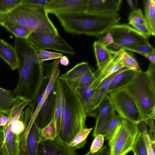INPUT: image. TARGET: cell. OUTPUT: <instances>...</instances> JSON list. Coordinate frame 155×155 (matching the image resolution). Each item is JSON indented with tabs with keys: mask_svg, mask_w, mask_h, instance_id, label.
<instances>
[{
	"mask_svg": "<svg viewBox=\"0 0 155 155\" xmlns=\"http://www.w3.org/2000/svg\"><path fill=\"white\" fill-rule=\"evenodd\" d=\"M138 125L143 137L148 155H155V144L152 143L149 137L146 121H142Z\"/></svg>",
	"mask_w": 155,
	"mask_h": 155,
	"instance_id": "obj_31",
	"label": "cell"
},
{
	"mask_svg": "<svg viewBox=\"0 0 155 155\" xmlns=\"http://www.w3.org/2000/svg\"><path fill=\"white\" fill-rule=\"evenodd\" d=\"M48 81V77L45 75L34 100L31 103L29 104L33 114L34 112L43 96Z\"/></svg>",
	"mask_w": 155,
	"mask_h": 155,
	"instance_id": "obj_34",
	"label": "cell"
},
{
	"mask_svg": "<svg viewBox=\"0 0 155 155\" xmlns=\"http://www.w3.org/2000/svg\"><path fill=\"white\" fill-rule=\"evenodd\" d=\"M14 47L19 61V78L14 97L25 101L28 104L34 100L44 77L43 62L38 56L37 50L26 39L15 38Z\"/></svg>",
	"mask_w": 155,
	"mask_h": 155,
	"instance_id": "obj_1",
	"label": "cell"
},
{
	"mask_svg": "<svg viewBox=\"0 0 155 155\" xmlns=\"http://www.w3.org/2000/svg\"><path fill=\"white\" fill-rule=\"evenodd\" d=\"M119 70L105 79L95 91L92 95L91 103L89 116L96 117L95 111L104 97L108 94V90L111 82L118 74Z\"/></svg>",
	"mask_w": 155,
	"mask_h": 155,
	"instance_id": "obj_17",
	"label": "cell"
},
{
	"mask_svg": "<svg viewBox=\"0 0 155 155\" xmlns=\"http://www.w3.org/2000/svg\"><path fill=\"white\" fill-rule=\"evenodd\" d=\"M122 118L118 115L115 114L108 124L105 132L104 136L105 140H108L118 125Z\"/></svg>",
	"mask_w": 155,
	"mask_h": 155,
	"instance_id": "obj_37",
	"label": "cell"
},
{
	"mask_svg": "<svg viewBox=\"0 0 155 155\" xmlns=\"http://www.w3.org/2000/svg\"><path fill=\"white\" fill-rule=\"evenodd\" d=\"M2 128L0 127V131H2Z\"/></svg>",
	"mask_w": 155,
	"mask_h": 155,
	"instance_id": "obj_51",
	"label": "cell"
},
{
	"mask_svg": "<svg viewBox=\"0 0 155 155\" xmlns=\"http://www.w3.org/2000/svg\"><path fill=\"white\" fill-rule=\"evenodd\" d=\"M140 132L138 124L122 119L108 140L109 155H126Z\"/></svg>",
	"mask_w": 155,
	"mask_h": 155,
	"instance_id": "obj_6",
	"label": "cell"
},
{
	"mask_svg": "<svg viewBox=\"0 0 155 155\" xmlns=\"http://www.w3.org/2000/svg\"><path fill=\"white\" fill-rule=\"evenodd\" d=\"M94 72L91 67L83 74L72 80H65L68 85L76 91L90 85L94 78Z\"/></svg>",
	"mask_w": 155,
	"mask_h": 155,
	"instance_id": "obj_22",
	"label": "cell"
},
{
	"mask_svg": "<svg viewBox=\"0 0 155 155\" xmlns=\"http://www.w3.org/2000/svg\"><path fill=\"white\" fill-rule=\"evenodd\" d=\"M130 25L134 28L147 38L151 35L150 30L146 24H132Z\"/></svg>",
	"mask_w": 155,
	"mask_h": 155,
	"instance_id": "obj_41",
	"label": "cell"
},
{
	"mask_svg": "<svg viewBox=\"0 0 155 155\" xmlns=\"http://www.w3.org/2000/svg\"><path fill=\"white\" fill-rule=\"evenodd\" d=\"M54 87L56 92L54 118L57 135L61 127L63 102L62 88L59 77L55 83Z\"/></svg>",
	"mask_w": 155,
	"mask_h": 155,
	"instance_id": "obj_21",
	"label": "cell"
},
{
	"mask_svg": "<svg viewBox=\"0 0 155 155\" xmlns=\"http://www.w3.org/2000/svg\"><path fill=\"white\" fill-rule=\"evenodd\" d=\"M134 155H148L145 144L140 131L137 137L132 148Z\"/></svg>",
	"mask_w": 155,
	"mask_h": 155,
	"instance_id": "obj_35",
	"label": "cell"
},
{
	"mask_svg": "<svg viewBox=\"0 0 155 155\" xmlns=\"http://www.w3.org/2000/svg\"><path fill=\"white\" fill-rule=\"evenodd\" d=\"M134 71L123 67L120 70L118 74L112 81L108 90V94L128 86L134 76Z\"/></svg>",
	"mask_w": 155,
	"mask_h": 155,
	"instance_id": "obj_20",
	"label": "cell"
},
{
	"mask_svg": "<svg viewBox=\"0 0 155 155\" xmlns=\"http://www.w3.org/2000/svg\"><path fill=\"white\" fill-rule=\"evenodd\" d=\"M0 57L13 70L18 69L19 61L14 47L2 39H0Z\"/></svg>",
	"mask_w": 155,
	"mask_h": 155,
	"instance_id": "obj_19",
	"label": "cell"
},
{
	"mask_svg": "<svg viewBox=\"0 0 155 155\" xmlns=\"http://www.w3.org/2000/svg\"><path fill=\"white\" fill-rule=\"evenodd\" d=\"M41 140V129L34 121L28 133L21 155H38V148Z\"/></svg>",
	"mask_w": 155,
	"mask_h": 155,
	"instance_id": "obj_18",
	"label": "cell"
},
{
	"mask_svg": "<svg viewBox=\"0 0 155 155\" xmlns=\"http://www.w3.org/2000/svg\"><path fill=\"white\" fill-rule=\"evenodd\" d=\"M36 49H51L74 56L76 52L59 35L48 32L33 31L27 39Z\"/></svg>",
	"mask_w": 155,
	"mask_h": 155,
	"instance_id": "obj_8",
	"label": "cell"
},
{
	"mask_svg": "<svg viewBox=\"0 0 155 155\" xmlns=\"http://www.w3.org/2000/svg\"><path fill=\"white\" fill-rule=\"evenodd\" d=\"M4 137L2 145L3 155H21L20 139L21 134L15 132L9 122L2 130Z\"/></svg>",
	"mask_w": 155,
	"mask_h": 155,
	"instance_id": "obj_15",
	"label": "cell"
},
{
	"mask_svg": "<svg viewBox=\"0 0 155 155\" xmlns=\"http://www.w3.org/2000/svg\"><path fill=\"white\" fill-rule=\"evenodd\" d=\"M97 109L98 114L93 133L94 137L98 134L104 135L108 124L116 114L112 103L108 95L101 101Z\"/></svg>",
	"mask_w": 155,
	"mask_h": 155,
	"instance_id": "obj_11",
	"label": "cell"
},
{
	"mask_svg": "<svg viewBox=\"0 0 155 155\" xmlns=\"http://www.w3.org/2000/svg\"><path fill=\"white\" fill-rule=\"evenodd\" d=\"M62 93V111L60 129L57 136L68 144L81 129L85 128L87 116L77 92L59 77Z\"/></svg>",
	"mask_w": 155,
	"mask_h": 155,
	"instance_id": "obj_2",
	"label": "cell"
},
{
	"mask_svg": "<svg viewBox=\"0 0 155 155\" xmlns=\"http://www.w3.org/2000/svg\"><path fill=\"white\" fill-rule=\"evenodd\" d=\"M22 1V0H0V13L8 12L21 4Z\"/></svg>",
	"mask_w": 155,
	"mask_h": 155,
	"instance_id": "obj_36",
	"label": "cell"
},
{
	"mask_svg": "<svg viewBox=\"0 0 155 155\" xmlns=\"http://www.w3.org/2000/svg\"><path fill=\"white\" fill-rule=\"evenodd\" d=\"M99 40L104 46L107 47L114 43L113 38L109 32H106L101 35Z\"/></svg>",
	"mask_w": 155,
	"mask_h": 155,
	"instance_id": "obj_42",
	"label": "cell"
},
{
	"mask_svg": "<svg viewBox=\"0 0 155 155\" xmlns=\"http://www.w3.org/2000/svg\"><path fill=\"white\" fill-rule=\"evenodd\" d=\"M36 49L39 60L41 62L51 59H59L63 55L61 53L44 50Z\"/></svg>",
	"mask_w": 155,
	"mask_h": 155,
	"instance_id": "obj_38",
	"label": "cell"
},
{
	"mask_svg": "<svg viewBox=\"0 0 155 155\" xmlns=\"http://www.w3.org/2000/svg\"><path fill=\"white\" fill-rule=\"evenodd\" d=\"M57 136L54 116L50 123L44 128L41 129V140H52Z\"/></svg>",
	"mask_w": 155,
	"mask_h": 155,
	"instance_id": "obj_33",
	"label": "cell"
},
{
	"mask_svg": "<svg viewBox=\"0 0 155 155\" xmlns=\"http://www.w3.org/2000/svg\"><path fill=\"white\" fill-rule=\"evenodd\" d=\"M1 25L13 35L15 38L27 39L33 32L30 29L16 23H5Z\"/></svg>",
	"mask_w": 155,
	"mask_h": 155,
	"instance_id": "obj_27",
	"label": "cell"
},
{
	"mask_svg": "<svg viewBox=\"0 0 155 155\" xmlns=\"http://www.w3.org/2000/svg\"><path fill=\"white\" fill-rule=\"evenodd\" d=\"M143 4L146 24L150 30L151 35L155 36V0H144Z\"/></svg>",
	"mask_w": 155,
	"mask_h": 155,
	"instance_id": "obj_25",
	"label": "cell"
},
{
	"mask_svg": "<svg viewBox=\"0 0 155 155\" xmlns=\"http://www.w3.org/2000/svg\"><path fill=\"white\" fill-rule=\"evenodd\" d=\"M55 16L66 32L99 37L120 19L118 13L99 15L84 12Z\"/></svg>",
	"mask_w": 155,
	"mask_h": 155,
	"instance_id": "obj_3",
	"label": "cell"
},
{
	"mask_svg": "<svg viewBox=\"0 0 155 155\" xmlns=\"http://www.w3.org/2000/svg\"><path fill=\"white\" fill-rule=\"evenodd\" d=\"M38 152V155H77L75 150L57 136L53 139L41 140Z\"/></svg>",
	"mask_w": 155,
	"mask_h": 155,
	"instance_id": "obj_12",
	"label": "cell"
},
{
	"mask_svg": "<svg viewBox=\"0 0 155 155\" xmlns=\"http://www.w3.org/2000/svg\"><path fill=\"white\" fill-rule=\"evenodd\" d=\"M128 24H146L144 16L141 9L138 8L131 12L128 17Z\"/></svg>",
	"mask_w": 155,
	"mask_h": 155,
	"instance_id": "obj_39",
	"label": "cell"
},
{
	"mask_svg": "<svg viewBox=\"0 0 155 155\" xmlns=\"http://www.w3.org/2000/svg\"><path fill=\"white\" fill-rule=\"evenodd\" d=\"M97 68L107 63L111 58L114 54L99 40L95 41L93 46Z\"/></svg>",
	"mask_w": 155,
	"mask_h": 155,
	"instance_id": "obj_23",
	"label": "cell"
},
{
	"mask_svg": "<svg viewBox=\"0 0 155 155\" xmlns=\"http://www.w3.org/2000/svg\"><path fill=\"white\" fill-rule=\"evenodd\" d=\"M85 155H109V150L106 146H104L97 152L91 153L89 151Z\"/></svg>",
	"mask_w": 155,
	"mask_h": 155,
	"instance_id": "obj_44",
	"label": "cell"
},
{
	"mask_svg": "<svg viewBox=\"0 0 155 155\" xmlns=\"http://www.w3.org/2000/svg\"><path fill=\"white\" fill-rule=\"evenodd\" d=\"M122 49L135 52L142 55L155 53L154 48L150 44L148 41L141 44L124 47Z\"/></svg>",
	"mask_w": 155,
	"mask_h": 155,
	"instance_id": "obj_32",
	"label": "cell"
},
{
	"mask_svg": "<svg viewBox=\"0 0 155 155\" xmlns=\"http://www.w3.org/2000/svg\"><path fill=\"white\" fill-rule=\"evenodd\" d=\"M59 63L62 65L65 66L68 65L70 64V61L68 57L65 55H63L59 58Z\"/></svg>",
	"mask_w": 155,
	"mask_h": 155,
	"instance_id": "obj_46",
	"label": "cell"
},
{
	"mask_svg": "<svg viewBox=\"0 0 155 155\" xmlns=\"http://www.w3.org/2000/svg\"><path fill=\"white\" fill-rule=\"evenodd\" d=\"M90 68V66L87 62H80L59 77L64 80H72L83 74Z\"/></svg>",
	"mask_w": 155,
	"mask_h": 155,
	"instance_id": "obj_29",
	"label": "cell"
},
{
	"mask_svg": "<svg viewBox=\"0 0 155 155\" xmlns=\"http://www.w3.org/2000/svg\"><path fill=\"white\" fill-rule=\"evenodd\" d=\"M122 2V0H87L85 12L99 15L116 14Z\"/></svg>",
	"mask_w": 155,
	"mask_h": 155,
	"instance_id": "obj_14",
	"label": "cell"
},
{
	"mask_svg": "<svg viewBox=\"0 0 155 155\" xmlns=\"http://www.w3.org/2000/svg\"><path fill=\"white\" fill-rule=\"evenodd\" d=\"M127 2L129 7L133 11L136 9L134 4L133 1L132 0H127Z\"/></svg>",
	"mask_w": 155,
	"mask_h": 155,
	"instance_id": "obj_48",
	"label": "cell"
},
{
	"mask_svg": "<svg viewBox=\"0 0 155 155\" xmlns=\"http://www.w3.org/2000/svg\"><path fill=\"white\" fill-rule=\"evenodd\" d=\"M56 92L54 88L45 101L35 120L41 129L47 126L54 116Z\"/></svg>",
	"mask_w": 155,
	"mask_h": 155,
	"instance_id": "obj_16",
	"label": "cell"
},
{
	"mask_svg": "<svg viewBox=\"0 0 155 155\" xmlns=\"http://www.w3.org/2000/svg\"><path fill=\"white\" fill-rule=\"evenodd\" d=\"M108 94L115 111L122 119L137 124L142 121H146L126 87Z\"/></svg>",
	"mask_w": 155,
	"mask_h": 155,
	"instance_id": "obj_7",
	"label": "cell"
},
{
	"mask_svg": "<svg viewBox=\"0 0 155 155\" xmlns=\"http://www.w3.org/2000/svg\"><path fill=\"white\" fill-rule=\"evenodd\" d=\"M48 14L45 7L21 4L7 13H1L0 25L16 23L24 26L33 31L59 34Z\"/></svg>",
	"mask_w": 155,
	"mask_h": 155,
	"instance_id": "obj_5",
	"label": "cell"
},
{
	"mask_svg": "<svg viewBox=\"0 0 155 155\" xmlns=\"http://www.w3.org/2000/svg\"><path fill=\"white\" fill-rule=\"evenodd\" d=\"M1 13H0V15H1Z\"/></svg>",
	"mask_w": 155,
	"mask_h": 155,
	"instance_id": "obj_52",
	"label": "cell"
},
{
	"mask_svg": "<svg viewBox=\"0 0 155 155\" xmlns=\"http://www.w3.org/2000/svg\"><path fill=\"white\" fill-rule=\"evenodd\" d=\"M94 137L90 149V152L91 153L97 152L102 147L105 137L102 134L97 135Z\"/></svg>",
	"mask_w": 155,
	"mask_h": 155,
	"instance_id": "obj_40",
	"label": "cell"
},
{
	"mask_svg": "<svg viewBox=\"0 0 155 155\" xmlns=\"http://www.w3.org/2000/svg\"><path fill=\"white\" fill-rule=\"evenodd\" d=\"M17 100L12 91L0 87V114L8 116L9 110Z\"/></svg>",
	"mask_w": 155,
	"mask_h": 155,
	"instance_id": "obj_24",
	"label": "cell"
},
{
	"mask_svg": "<svg viewBox=\"0 0 155 155\" xmlns=\"http://www.w3.org/2000/svg\"><path fill=\"white\" fill-rule=\"evenodd\" d=\"M93 128H84L80 129L68 144L71 148L75 150L83 147L86 143L88 135Z\"/></svg>",
	"mask_w": 155,
	"mask_h": 155,
	"instance_id": "obj_28",
	"label": "cell"
},
{
	"mask_svg": "<svg viewBox=\"0 0 155 155\" xmlns=\"http://www.w3.org/2000/svg\"><path fill=\"white\" fill-rule=\"evenodd\" d=\"M90 85L84 89L76 91L84 107L87 116H89L91 101L94 93V91L91 88Z\"/></svg>",
	"mask_w": 155,
	"mask_h": 155,
	"instance_id": "obj_30",
	"label": "cell"
},
{
	"mask_svg": "<svg viewBox=\"0 0 155 155\" xmlns=\"http://www.w3.org/2000/svg\"><path fill=\"white\" fill-rule=\"evenodd\" d=\"M3 143L0 142V148L2 147Z\"/></svg>",
	"mask_w": 155,
	"mask_h": 155,
	"instance_id": "obj_50",
	"label": "cell"
},
{
	"mask_svg": "<svg viewBox=\"0 0 155 155\" xmlns=\"http://www.w3.org/2000/svg\"><path fill=\"white\" fill-rule=\"evenodd\" d=\"M52 0H22L21 4L45 7Z\"/></svg>",
	"mask_w": 155,
	"mask_h": 155,
	"instance_id": "obj_43",
	"label": "cell"
},
{
	"mask_svg": "<svg viewBox=\"0 0 155 155\" xmlns=\"http://www.w3.org/2000/svg\"><path fill=\"white\" fill-rule=\"evenodd\" d=\"M9 117L0 114V127L3 128L8 123Z\"/></svg>",
	"mask_w": 155,
	"mask_h": 155,
	"instance_id": "obj_45",
	"label": "cell"
},
{
	"mask_svg": "<svg viewBox=\"0 0 155 155\" xmlns=\"http://www.w3.org/2000/svg\"><path fill=\"white\" fill-rule=\"evenodd\" d=\"M0 155H3V149L2 145L0 148Z\"/></svg>",
	"mask_w": 155,
	"mask_h": 155,
	"instance_id": "obj_49",
	"label": "cell"
},
{
	"mask_svg": "<svg viewBox=\"0 0 155 155\" xmlns=\"http://www.w3.org/2000/svg\"><path fill=\"white\" fill-rule=\"evenodd\" d=\"M119 52L114 54L111 59L107 63L97 68L94 72V78L90 85L94 92L105 79L124 67L118 56Z\"/></svg>",
	"mask_w": 155,
	"mask_h": 155,
	"instance_id": "obj_13",
	"label": "cell"
},
{
	"mask_svg": "<svg viewBox=\"0 0 155 155\" xmlns=\"http://www.w3.org/2000/svg\"><path fill=\"white\" fill-rule=\"evenodd\" d=\"M143 56L148 59L150 62L155 63V53L146 54Z\"/></svg>",
	"mask_w": 155,
	"mask_h": 155,
	"instance_id": "obj_47",
	"label": "cell"
},
{
	"mask_svg": "<svg viewBox=\"0 0 155 155\" xmlns=\"http://www.w3.org/2000/svg\"><path fill=\"white\" fill-rule=\"evenodd\" d=\"M118 56L124 67L134 71H142L138 62L131 51L122 49L119 51Z\"/></svg>",
	"mask_w": 155,
	"mask_h": 155,
	"instance_id": "obj_26",
	"label": "cell"
},
{
	"mask_svg": "<svg viewBox=\"0 0 155 155\" xmlns=\"http://www.w3.org/2000/svg\"><path fill=\"white\" fill-rule=\"evenodd\" d=\"M126 88L146 120H155V63L150 62L146 71H134V78Z\"/></svg>",
	"mask_w": 155,
	"mask_h": 155,
	"instance_id": "obj_4",
	"label": "cell"
},
{
	"mask_svg": "<svg viewBox=\"0 0 155 155\" xmlns=\"http://www.w3.org/2000/svg\"><path fill=\"white\" fill-rule=\"evenodd\" d=\"M87 0H52L45 7L48 14L56 15L85 12Z\"/></svg>",
	"mask_w": 155,
	"mask_h": 155,
	"instance_id": "obj_10",
	"label": "cell"
},
{
	"mask_svg": "<svg viewBox=\"0 0 155 155\" xmlns=\"http://www.w3.org/2000/svg\"><path fill=\"white\" fill-rule=\"evenodd\" d=\"M110 32L113 38L114 45L122 48L144 43L148 38L127 24H117L105 32Z\"/></svg>",
	"mask_w": 155,
	"mask_h": 155,
	"instance_id": "obj_9",
	"label": "cell"
}]
</instances>
